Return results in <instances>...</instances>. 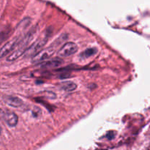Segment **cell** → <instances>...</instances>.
<instances>
[{
    "instance_id": "1",
    "label": "cell",
    "mask_w": 150,
    "mask_h": 150,
    "mask_svg": "<svg viewBox=\"0 0 150 150\" xmlns=\"http://www.w3.org/2000/svg\"><path fill=\"white\" fill-rule=\"evenodd\" d=\"M37 31H38V29L36 27L32 28L24 36L21 37L17 46L12 51V53H10L7 56L6 60L7 62H13L24 54L31 45V43L33 42V40L35 39V35L37 34Z\"/></svg>"
},
{
    "instance_id": "2",
    "label": "cell",
    "mask_w": 150,
    "mask_h": 150,
    "mask_svg": "<svg viewBox=\"0 0 150 150\" xmlns=\"http://www.w3.org/2000/svg\"><path fill=\"white\" fill-rule=\"evenodd\" d=\"M67 35H62L57 38V40L54 41L51 43L49 47L45 48H42L40 51L35 54L34 57H32V62L33 64H40L44 61H46L48 59L51 58L54 53L56 52V50L58 48L59 45L62 44L63 42L67 40Z\"/></svg>"
},
{
    "instance_id": "3",
    "label": "cell",
    "mask_w": 150,
    "mask_h": 150,
    "mask_svg": "<svg viewBox=\"0 0 150 150\" xmlns=\"http://www.w3.org/2000/svg\"><path fill=\"white\" fill-rule=\"evenodd\" d=\"M51 35V32H48V30H47L45 32V35H42V37L38 39L37 40H35L32 45L29 46V48H28L27 51H26V53L24 54L25 57H32L35 55V54H38L39 51H40L43 48V47L46 45L47 42L48 41V39L50 38Z\"/></svg>"
},
{
    "instance_id": "4",
    "label": "cell",
    "mask_w": 150,
    "mask_h": 150,
    "mask_svg": "<svg viewBox=\"0 0 150 150\" xmlns=\"http://www.w3.org/2000/svg\"><path fill=\"white\" fill-rule=\"evenodd\" d=\"M21 38V35H19L18 36L15 37L11 40H9L8 42H6L0 48V59L4 58V57H7L10 53H12V51L17 46Z\"/></svg>"
},
{
    "instance_id": "5",
    "label": "cell",
    "mask_w": 150,
    "mask_h": 150,
    "mask_svg": "<svg viewBox=\"0 0 150 150\" xmlns=\"http://www.w3.org/2000/svg\"><path fill=\"white\" fill-rule=\"evenodd\" d=\"M78 45L73 42H67L62 45L60 49L58 51V57L61 58L70 57L73 54H76L78 51Z\"/></svg>"
},
{
    "instance_id": "6",
    "label": "cell",
    "mask_w": 150,
    "mask_h": 150,
    "mask_svg": "<svg viewBox=\"0 0 150 150\" xmlns=\"http://www.w3.org/2000/svg\"><path fill=\"white\" fill-rule=\"evenodd\" d=\"M3 100L7 105L12 108H20L23 104V101L20 98L12 95L4 96L3 98Z\"/></svg>"
},
{
    "instance_id": "7",
    "label": "cell",
    "mask_w": 150,
    "mask_h": 150,
    "mask_svg": "<svg viewBox=\"0 0 150 150\" xmlns=\"http://www.w3.org/2000/svg\"><path fill=\"white\" fill-rule=\"evenodd\" d=\"M63 63V60L60 58L51 59L40 63V67L42 69H53L59 67Z\"/></svg>"
},
{
    "instance_id": "8",
    "label": "cell",
    "mask_w": 150,
    "mask_h": 150,
    "mask_svg": "<svg viewBox=\"0 0 150 150\" xmlns=\"http://www.w3.org/2000/svg\"><path fill=\"white\" fill-rule=\"evenodd\" d=\"M3 120L6 122V124L10 127H14L17 125L18 122V117L12 111H6L4 113V115L3 117Z\"/></svg>"
},
{
    "instance_id": "9",
    "label": "cell",
    "mask_w": 150,
    "mask_h": 150,
    "mask_svg": "<svg viewBox=\"0 0 150 150\" xmlns=\"http://www.w3.org/2000/svg\"><path fill=\"white\" fill-rule=\"evenodd\" d=\"M61 89L65 92H73L77 89V84L72 81H67L61 83L60 84Z\"/></svg>"
},
{
    "instance_id": "10",
    "label": "cell",
    "mask_w": 150,
    "mask_h": 150,
    "mask_svg": "<svg viewBox=\"0 0 150 150\" xmlns=\"http://www.w3.org/2000/svg\"><path fill=\"white\" fill-rule=\"evenodd\" d=\"M97 52H98V50H97L96 48H89L87 49L84 50L80 54V57L82 59H88L95 55V54H97Z\"/></svg>"
},
{
    "instance_id": "11",
    "label": "cell",
    "mask_w": 150,
    "mask_h": 150,
    "mask_svg": "<svg viewBox=\"0 0 150 150\" xmlns=\"http://www.w3.org/2000/svg\"><path fill=\"white\" fill-rule=\"evenodd\" d=\"M10 34V29H6L5 30L2 31L0 32V45L2 44L5 40L7 39Z\"/></svg>"
},
{
    "instance_id": "12",
    "label": "cell",
    "mask_w": 150,
    "mask_h": 150,
    "mask_svg": "<svg viewBox=\"0 0 150 150\" xmlns=\"http://www.w3.org/2000/svg\"><path fill=\"white\" fill-rule=\"evenodd\" d=\"M32 115L34 117L37 118V117H39L41 115V109L38 107H35L32 110Z\"/></svg>"
},
{
    "instance_id": "13",
    "label": "cell",
    "mask_w": 150,
    "mask_h": 150,
    "mask_svg": "<svg viewBox=\"0 0 150 150\" xmlns=\"http://www.w3.org/2000/svg\"><path fill=\"white\" fill-rule=\"evenodd\" d=\"M106 137L108 140H112L114 137H115V133L114 131H110L107 133Z\"/></svg>"
},
{
    "instance_id": "14",
    "label": "cell",
    "mask_w": 150,
    "mask_h": 150,
    "mask_svg": "<svg viewBox=\"0 0 150 150\" xmlns=\"http://www.w3.org/2000/svg\"><path fill=\"white\" fill-rule=\"evenodd\" d=\"M4 113H5V111H4L1 108H0V120H1V119H3V117H4Z\"/></svg>"
}]
</instances>
